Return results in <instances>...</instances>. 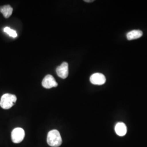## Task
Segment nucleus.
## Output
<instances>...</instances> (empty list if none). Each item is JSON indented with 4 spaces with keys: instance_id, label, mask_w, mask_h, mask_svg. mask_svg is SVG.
Here are the masks:
<instances>
[{
    "instance_id": "5",
    "label": "nucleus",
    "mask_w": 147,
    "mask_h": 147,
    "mask_svg": "<svg viewBox=\"0 0 147 147\" xmlns=\"http://www.w3.org/2000/svg\"><path fill=\"white\" fill-rule=\"evenodd\" d=\"M68 63L63 62L56 69V73L58 76L62 79H66L69 74Z\"/></svg>"
},
{
    "instance_id": "4",
    "label": "nucleus",
    "mask_w": 147,
    "mask_h": 147,
    "mask_svg": "<svg viewBox=\"0 0 147 147\" xmlns=\"http://www.w3.org/2000/svg\"><path fill=\"white\" fill-rule=\"evenodd\" d=\"M42 86L45 88L50 89L57 87L58 84L52 75H47L42 80Z\"/></svg>"
},
{
    "instance_id": "2",
    "label": "nucleus",
    "mask_w": 147,
    "mask_h": 147,
    "mask_svg": "<svg viewBox=\"0 0 147 147\" xmlns=\"http://www.w3.org/2000/svg\"><path fill=\"white\" fill-rule=\"evenodd\" d=\"M16 100L17 98L15 95L6 93L1 96L0 106L5 110L9 109L16 104Z\"/></svg>"
},
{
    "instance_id": "8",
    "label": "nucleus",
    "mask_w": 147,
    "mask_h": 147,
    "mask_svg": "<svg viewBox=\"0 0 147 147\" xmlns=\"http://www.w3.org/2000/svg\"><path fill=\"white\" fill-rule=\"evenodd\" d=\"M143 36V32L141 30H132L127 33L126 37L129 40L138 39Z\"/></svg>"
},
{
    "instance_id": "11",
    "label": "nucleus",
    "mask_w": 147,
    "mask_h": 147,
    "mask_svg": "<svg viewBox=\"0 0 147 147\" xmlns=\"http://www.w3.org/2000/svg\"><path fill=\"white\" fill-rule=\"evenodd\" d=\"M93 1H94L93 0H85L84 1V2H92Z\"/></svg>"
},
{
    "instance_id": "3",
    "label": "nucleus",
    "mask_w": 147,
    "mask_h": 147,
    "mask_svg": "<svg viewBox=\"0 0 147 147\" xmlns=\"http://www.w3.org/2000/svg\"><path fill=\"white\" fill-rule=\"evenodd\" d=\"M25 136L24 130L21 127H16L11 132V140L14 143H19L23 141Z\"/></svg>"
},
{
    "instance_id": "6",
    "label": "nucleus",
    "mask_w": 147,
    "mask_h": 147,
    "mask_svg": "<svg viewBox=\"0 0 147 147\" xmlns=\"http://www.w3.org/2000/svg\"><path fill=\"white\" fill-rule=\"evenodd\" d=\"M90 81L92 84L95 85H102L105 84L106 78L102 74H93L90 78Z\"/></svg>"
},
{
    "instance_id": "9",
    "label": "nucleus",
    "mask_w": 147,
    "mask_h": 147,
    "mask_svg": "<svg viewBox=\"0 0 147 147\" xmlns=\"http://www.w3.org/2000/svg\"><path fill=\"white\" fill-rule=\"evenodd\" d=\"M0 12L3 15L5 18L11 16L13 13V8L9 5H3L0 7Z\"/></svg>"
},
{
    "instance_id": "10",
    "label": "nucleus",
    "mask_w": 147,
    "mask_h": 147,
    "mask_svg": "<svg viewBox=\"0 0 147 147\" xmlns=\"http://www.w3.org/2000/svg\"><path fill=\"white\" fill-rule=\"evenodd\" d=\"M3 31L6 33H7L10 37H13V38H16L17 37V33L16 32L15 30H13L12 29H11V28L8 27H5L4 28Z\"/></svg>"
},
{
    "instance_id": "7",
    "label": "nucleus",
    "mask_w": 147,
    "mask_h": 147,
    "mask_svg": "<svg viewBox=\"0 0 147 147\" xmlns=\"http://www.w3.org/2000/svg\"><path fill=\"white\" fill-rule=\"evenodd\" d=\"M115 131L119 136H124L127 132L126 125L121 122L118 123L115 126Z\"/></svg>"
},
{
    "instance_id": "1",
    "label": "nucleus",
    "mask_w": 147,
    "mask_h": 147,
    "mask_svg": "<svg viewBox=\"0 0 147 147\" xmlns=\"http://www.w3.org/2000/svg\"><path fill=\"white\" fill-rule=\"evenodd\" d=\"M47 142L50 147H59L62 143V139L59 132L57 130H53L49 132L47 134Z\"/></svg>"
}]
</instances>
